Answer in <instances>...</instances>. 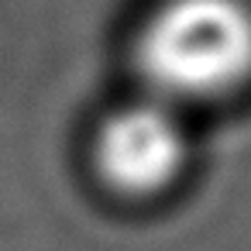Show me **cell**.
<instances>
[{
	"mask_svg": "<svg viewBox=\"0 0 251 251\" xmlns=\"http://www.w3.org/2000/svg\"><path fill=\"white\" fill-rule=\"evenodd\" d=\"M186 162V131L172 103L145 100L117 110L97 138V165L121 193H155Z\"/></svg>",
	"mask_w": 251,
	"mask_h": 251,
	"instance_id": "obj_2",
	"label": "cell"
},
{
	"mask_svg": "<svg viewBox=\"0 0 251 251\" xmlns=\"http://www.w3.org/2000/svg\"><path fill=\"white\" fill-rule=\"evenodd\" d=\"M138 62L162 103L220 97L251 73V11L244 0H169L141 31Z\"/></svg>",
	"mask_w": 251,
	"mask_h": 251,
	"instance_id": "obj_1",
	"label": "cell"
}]
</instances>
